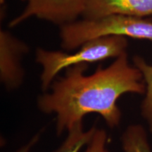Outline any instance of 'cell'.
Listing matches in <instances>:
<instances>
[{
  "mask_svg": "<svg viewBox=\"0 0 152 152\" xmlns=\"http://www.w3.org/2000/svg\"><path fill=\"white\" fill-rule=\"evenodd\" d=\"M108 134L103 129L96 128L94 136L84 152H109L107 148Z\"/></svg>",
  "mask_w": 152,
  "mask_h": 152,
  "instance_id": "cell-10",
  "label": "cell"
},
{
  "mask_svg": "<svg viewBox=\"0 0 152 152\" xmlns=\"http://www.w3.org/2000/svg\"><path fill=\"white\" fill-rule=\"evenodd\" d=\"M42 135V133L38 132L37 134H35L33 137L28 141L27 143L23 145L21 147H20L18 150H16L15 152H30L32 149L35 147L37 142L39 141Z\"/></svg>",
  "mask_w": 152,
  "mask_h": 152,
  "instance_id": "cell-11",
  "label": "cell"
},
{
  "mask_svg": "<svg viewBox=\"0 0 152 152\" xmlns=\"http://www.w3.org/2000/svg\"><path fill=\"white\" fill-rule=\"evenodd\" d=\"M96 128L94 125L85 130L83 122L77 123L68 131L66 140L54 152H80L92 140Z\"/></svg>",
  "mask_w": 152,
  "mask_h": 152,
  "instance_id": "cell-9",
  "label": "cell"
},
{
  "mask_svg": "<svg viewBox=\"0 0 152 152\" xmlns=\"http://www.w3.org/2000/svg\"><path fill=\"white\" fill-rule=\"evenodd\" d=\"M127 38L109 36L96 38L83 44L80 49L72 53L51 51L39 48L35 61L41 66V87L42 92L49 90L52 83L63 70L82 64H92L117 58L127 52Z\"/></svg>",
  "mask_w": 152,
  "mask_h": 152,
  "instance_id": "cell-3",
  "label": "cell"
},
{
  "mask_svg": "<svg viewBox=\"0 0 152 152\" xmlns=\"http://www.w3.org/2000/svg\"><path fill=\"white\" fill-rule=\"evenodd\" d=\"M133 65L141 72L144 84L145 92L141 104V114L147 123L148 128L152 133V64H149L142 56L133 57Z\"/></svg>",
  "mask_w": 152,
  "mask_h": 152,
  "instance_id": "cell-7",
  "label": "cell"
},
{
  "mask_svg": "<svg viewBox=\"0 0 152 152\" xmlns=\"http://www.w3.org/2000/svg\"><path fill=\"white\" fill-rule=\"evenodd\" d=\"M88 64L66 69L49 90L37 97L39 111L56 115V131L60 136L74 125L83 122L85 115L97 113L111 128L121 123L122 113L117 102L123 94L145 92L142 75L131 64L125 52L106 68L99 66L94 73L85 75Z\"/></svg>",
  "mask_w": 152,
  "mask_h": 152,
  "instance_id": "cell-1",
  "label": "cell"
},
{
  "mask_svg": "<svg viewBox=\"0 0 152 152\" xmlns=\"http://www.w3.org/2000/svg\"><path fill=\"white\" fill-rule=\"evenodd\" d=\"M28 47L4 30L0 31V80L8 91L18 89L24 80L22 58Z\"/></svg>",
  "mask_w": 152,
  "mask_h": 152,
  "instance_id": "cell-5",
  "label": "cell"
},
{
  "mask_svg": "<svg viewBox=\"0 0 152 152\" xmlns=\"http://www.w3.org/2000/svg\"><path fill=\"white\" fill-rule=\"evenodd\" d=\"M87 0H27V5L20 14L11 20L15 27L30 18L47 20L61 27L77 20L83 16Z\"/></svg>",
  "mask_w": 152,
  "mask_h": 152,
  "instance_id": "cell-4",
  "label": "cell"
},
{
  "mask_svg": "<svg viewBox=\"0 0 152 152\" xmlns=\"http://www.w3.org/2000/svg\"><path fill=\"white\" fill-rule=\"evenodd\" d=\"M118 36L152 42V20L143 17L111 14L96 18H84L61 26V47L77 49L96 38Z\"/></svg>",
  "mask_w": 152,
  "mask_h": 152,
  "instance_id": "cell-2",
  "label": "cell"
},
{
  "mask_svg": "<svg viewBox=\"0 0 152 152\" xmlns=\"http://www.w3.org/2000/svg\"><path fill=\"white\" fill-rule=\"evenodd\" d=\"M111 14L151 16L152 0H87L83 16L96 18Z\"/></svg>",
  "mask_w": 152,
  "mask_h": 152,
  "instance_id": "cell-6",
  "label": "cell"
},
{
  "mask_svg": "<svg viewBox=\"0 0 152 152\" xmlns=\"http://www.w3.org/2000/svg\"><path fill=\"white\" fill-rule=\"evenodd\" d=\"M123 152H152L147 132L140 124L128 125L121 137Z\"/></svg>",
  "mask_w": 152,
  "mask_h": 152,
  "instance_id": "cell-8",
  "label": "cell"
},
{
  "mask_svg": "<svg viewBox=\"0 0 152 152\" xmlns=\"http://www.w3.org/2000/svg\"><path fill=\"white\" fill-rule=\"evenodd\" d=\"M26 1H27V0H26Z\"/></svg>",
  "mask_w": 152,
  "mask_h": 152,
  "instance_id": "cell-12",
  "label": "cell"
}]
</instances>
